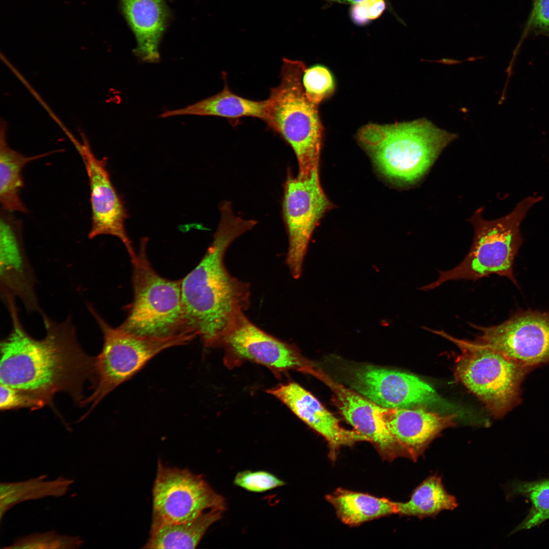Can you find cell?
<instances>
[{"mask_svg":"<svg viewBox=\"0 0 549 549\" xmlns=\"http://www.w3.org/2000/svg\"><path fill=\"white\" fill-rule=\"evenodd\" d=\"M147 241L146 237L140 240L138 252L131 259L133 299L119 326L136 335L154 338L194 333L186 318L181 280H169L155 271L147 255Z\"/></svg>","mask_w":549,"mask_h":549,"instance_id":"8992f818","label":"cell"},{"mask_svg":"<svg viewBox=\"0 0 549 549\" xmlns=\"http://www.w3.org/2000/svg\"><path fill=\"white\" fill-rule=\"evenodd\" d=\"M224 510L210 509L187 522L164 524L150 529L143 548H194L209 527L222 518Z\"/></svg>","mask_w":549,"mask_h":549,"instance_id":"7402d4cb","label":"cell"},{"mask_svg":"<svg viewBox=\"0 0 549 549\" xmlns=\"http://www.w3.org/2000/svg\"><path fill=\"white\" fill-rule=\"evenodd\" d=\"M87 307L102 332L103 344L101 352L96 357L93 392L80 405L84 406L91 404L90 409L82 419L109 393L131 379L159 353L170 347L186 345L197 337L191 332L165 338L136 335L119 326L112 327L93 306L87 304Z\"/></svg>","mask_w":549,"mask_h":549,"instance_id":"ba28073f","label":"cell"},{"mask_svg":"<svg viewBox=\"0 0 549 549\" xmlns=\"http://www.w3.org/2000/svg\"><path fill=\"white\" fill-rule=\"evenodd\" d=\"M224 77V85L219 93L193 104L175 110H165L160 117L180 115L214 116L236 120L252 117L263 121L265 118L267 99L256 101L240 96L230 90Z\"/></svg>","mask_w":549,"mask_h":549,"instance_id":"d6986e66","label":"cell"},{"mask_svg":"<svg viewBox=\"0 0 549 549\" xmlns=\"http://www.w3.org/2000/svg\"><path fill=\"white\" fill-rule=\"evenodd\" d=\"M45 475L24 481L1 482L0 484L1 521L6 513L22 502L47 497H60L68 492L75 480L59 476L46 480Z\"/></svg>","mask_w":549,"mask_h":549,"instance_id":"cb8c5ba5","label":"cell"},{"mask_svg":"<svg viewBox=\"0 0 549 549\" xmlns=\"http://www.w3.org/2000/svg\"><path fill=\"white\" fill-rule=\"evenodd\" d=\"M300 60L283 59L280 81L270 89L264 121L294 151L297 177L305 178L318 168L323 129L318 106L307 98L302 84L306 69Z\"/></svg>","mask_w":549,"mask_h":549,"instance_id":"277c9868","label":"cell"},{"mask_svg":"<svg viewBox=\"0 0 549 549\" xmlns=\"http://www.w3.org/2000/svg\"><path fill=\"white\" fill-rule=\"evenodd\" d=\"M480 331L476 341L525 366L549 361V314L528 310L490 327L471 324Z\"/></svg>","mask_w":549,"mask_h":549,"instance_id":"7c38bea8","label":"cell"},{"mask_svg":"<svg viewBox=\"0 0 549 549\" xmlns=\"http://www.w3.org/2000/svg\"><path fill=\"white\" fill-rule=\"evenodd\" d=\"M302 84L308 99L317 105L331 95L334 89L331 73L326 67L320 65L306 68L302 76Z\"/></svg>","mask_w":549,"mask_h":549,"instance_id":"4316f807","label":"cell"},{"mask_svg":"<svg viewBox=\"0 0 549 549\" xmlns=\"http://www.w3.org/2000/svg\"><path fill=\"white\" fill-rule=\"evenodd\" d=\"M326 500L333 506L341 521L349 526L397 513L395 502L342 489L327 496Z\"/></svg>","mask_w":549,"mask_h":549,"instance_id":"ffe728a7","label":"cell"},{"mask_svg":"<svg viewBox=\"0 0 549 549\" xmlns=\"http://www.w3.org/2000/svg\"><path fill=\"white\" fill-rule=\"evenodd\" d=\"M396 505L398 514L422 518L453 510L458 504L455 498L445 489L441 478L432 475L414 489L408 501L396 502Z\"/></svg>","mask_w":549,"mask_h":549,"instance_id":"603a6c76","label":"cell"},{"mask_svg":"<svg viewBox=\"0 0 549 549\" xmlns=\"http://www.w3.org/2000/svg\"><path fill=\"white\" fill-rule=\"evenodd\" d=\"M386 7L385 0H364L352 5L350 17L355 24L365 25L380 17Z\"/></svg>","mask_w":549,"mask_h":549,"instance_id":"f546056e","label":"cell"},{"mask_svg":"<svg viewBox=\"0 0 549 549\" xmlns=\"http://www.w3.org/2000/svg\"><path fill=\"white\" fill-rule=\"evenodd\" d=\"M331 207L320 182L318 168L305 178L289 175L284 186L282 209L288 237L285 260L292 277L299 279L315 227Z\"/></svg>","mask_w":549,"mask_h":549,"instance_id":"30bf717a","label":"cell"},{"mask_svg":"<svg viewBox=\"0 0 549 549\" xmlns=\"http://www.w3.org/2000/svg\"><path fill=\"white\" fill-rule=\"evenodd\" d=\"M233 483L237 486L254 493L265 492L285 484L283 480L269 472L249 470L237 473Z\"/></svg>","mask_w":549,"mask_h":549,"instance_id":"83f0119b","label":"cell"},{"mask_svg":"<svg viewBox=\"0 0 549 549\" xmlns=\"http://www.w3.org/2000/svg\"><path fill=\"white\" fill-rule=\"evenodd\" d=\"M529 26L537 34H549V0H534Z\"/></svg>","mask_w":549,"mask_h":549,"instance_id":"4dcf8cb0","label":"cell"},{"mask_svg":"<svg viewBox=\"0 0 549 549\" xmlns=\"http://www.w3.org/2000/svg\"><path fill=\"white\" fill-rule=\"evenodd\" d=\"M382 418L390 433L416 461L445 429L454 426L456 415H440L423 406L383 408Z\"/></svg>","mask_w":549,"mask_h":549,"instance_id":"e0dca14e","label":"cell"},{"mask_svg":"<svg viewBox=\"0 0 549 549\" xmlns=\"http://www.w3.org/2000/svg\"><path fill=\"white\" fill-rule=\"evenodd\" d=\"M511 495L528 498L532 503L529 513L512 533L529 529L549 519V479L513 482L509 487Z\"/></svg>","mask_w":549,"mask_h":549,"instance_id":"d4e9b609","label":"cell"},{"mask_svg":"<svg viewBox=\"0 0 549 549\" xmlns=\"http://www.w3.org/2000/svg\"><path fill=\"white\" fill-rule=\"evenodd\" d=\"M430 331L449 340L460 350L455 361V377L477 396L493 416H503L519 403L521 384L530 367L476 341L459 339L442 330Z\"/></svg>","mask_w":549,"mask_h":549,"instance_id":"52a82bcc","label":"cell"},{"mask_svg":"<svg viewBox=\"0 0 549 549\" xmlns=\"http://www.w3.org/2000/svg\"><path fill=\"white\" fill-rule=\"evenodd\" d=\"M76 147L83 161L89 186L92 225L88 238L101 235L115 236L123 243L133 259L136 253L125 226L128 214L111 181L107 159L97 158L86 141L82 144L76 143Z\"/></svg>","mask_w":549,"mask_h":549,"instance_id":"5bb4252c","label":"cell"},{"mask_svg":"<svg viewBox=\"0 0 549 549\" xmlns=\"http://www.w3.org/2000/svg\"><path fill=\"white\" fill-rule=\"evenodd\" d=\"M226 366L232 369L246 361L266 367L276 375L289 371L309 374L313 364L293 344L269 334L241 314L222 339Z\"/></svg>","mask_w":549,"mask_h":549,"instance_id":"8fae6325","label":"cell"},{"mask_svg":"<svg viewBox=\"0 0 549 549\" xmlns=\"http://www.w3.org/2000/svg\"><path fill=\"white\" fill-rule=\"evenodd\" d=\"M121 12L136 41L133 50L141 61L158 63L159 46L171 13L166 0H119Z\"/></svg>","mask_w":549,"mask_h":549,"instance_id":"ac0fdd59","label":"cell"},{"mask_svg":"<svg viewBox=\"0 0 549 549\" xmlns=\"http://www.w3.org/2000/svg\"><path fill=\"white\" fill-rule=\"evenodd\" d=\"M310 375L321 380L331 389L345 418L354 430L374 444L383 459L391 461L405 457L412 460L409 453L387 428L382 416L384 407L337 383L316 367Z\"/></svg>","mask_w":549,"mask_h":549,"instance_id":"9a60e30c","label":"cell"},{"mask_svg":"<svg viewBox=\"0 0 549 549\" xmlns=\"http://www.w3.org/2000/svg\"><path fill=\"white\" fill-rule=\"evenodd\" d=\"M224 497L188 469L165 467L159 461L152 488L151 529L192 521L206 509L225 511Z\"/></svg>","mask_w":549,"mask_h":549,"instance_id":"9c48e42d","label":"cell"},{"mask_svg":"<svg viewBox=\"0 0 549 549\" xmlns=\"http://www.w3.org/2000/svg\"><path fill=\"white\" fill-rule=\"evenodd\" d=\"M455 137L425 118L391 124H369L357 134L359 142L381 172L403 185L419 180Z\"/></svg>","mask_w":549,"mask_h":549,"instance_id":"3957f363","label":"cell"},{"mask_svg":"<svg viewBox=\"0 0 549 549\" xmlns=\"http://www.w3.org/2000/svg\"><path fill=\"white\" fill-rule=\"evenodd\" d=\"M51 151L33 156H26L11 149L8 145L5 131L1 133L0 143V203L1 209L27 213L28 209L21 200L20 191L24 186L22 171L29 162L52 154Z\"/></svg>","mask_w":549,"mask_h":549,"instance_id":"44dd1931","label":"cell"},{"mask_svg":"<svg viewBox=\"0 0 549 549\" xmlns=\"http://www.w3.org/2000/svg\"><path fill=\"white\" fill-rule=\"evenodd\" d=\"M84 542L79 536L58 534L54 531L44 533H34L16 538L14 542L3 548H78Z\"/></svg>","mask_w":549,"mask_h":549,"instance_id":"484cf974","label":"cell"},{"mask_svg":"<svg viewBox=\"0 0 549 549\" xmlns=\"http://www.w3.org/2000/svg\"><path fill=\"white\" fill-rule=\"evenodd\" d=\"M220 219L213 240L198 265L181 280L189 328L206 347H219L238 317L250 305V285L232 276L224 264L232 242L257 222L237 216L231 203L220 204Z\"/></svg>","mask_w":549,"mask_h":549,"instance_id":"7a4b0ae2","label":"cell"},{"mask_svg":"<svg viewBox=\"0 0 549 549\" xmlns=\"http://www.w3.org/2000/svg\"><path fill=\"white\" fill-rule=\"evenodd\" d=\"M542 199L541 196H528L507 215L491 221L482 218L483 208L478 209L469 220L475 232L466 257L455 267L440 271L436 281L420 289L432 290L450 280L476 281L491 274L506 277L517 284L513 263L523 241L520 226L529 209Z\"/></svg>","mask_w":549,"mask_h":549,"instance_id":"5b68a950","label":"cell"},{"mask_svg":"<svg viewBox=\"0 0 549 549\" xmlns=\"http://www.w3.org/2000/svg\"><path fill=\"white\" fill-rule=\"evenodd\" d=\"M328 2L337 3L344 4H355L364 0H323Z\"/></svg>","mask_w":549,"mask_h":549,"instance_id":"1f68e13d","label":"cell"},{"mask_svg":"<svg viewBox=\"0 0 549 549\" xmlns=\"http://www.w3.org/2000/svg\"><path fill=\"white\" fill-rule=\"evenodd\" d=\"M12 329L1 343V383L30 393L47 405L58 392L80 405L85 382L94 384L96 357L82 349L70 318L62 322L43 315L46 333L36 340L24 330L13 297L6 300Z\"/></svg>","mask_w":549,"mask_h":549,"instance_id":"6da1fadb","label":"cell"},{"mask_svg":"<svg viewBox=\"0 0 549 549\" xmlns=\"http://www.w3.org/2000/svg\"><path fill=\"white\" fill-rule=\"evenodd\" d=\"M348 374L355 391L384 408L446 404L432 387L411 374L367 364L354 366Z\"/></svg>","mask_w":549,"mask_h":549,"instance_id":"4fadbf2b","label":"cell"},{"mask_svg":"<svg viewBox=\"0 0 549 549\" xmlns=\"http://www.w3.org/2000/svg\"><path fill=\"white\" fill-rule=\"evenodd\" d=\"M284 404L299 418L322 435L328 442L330 456L334 459L343 446H351L360 441H369L355 430L349 431L340 425L339 420L326 409L310 392L298 384H280L267 390Z\"/></svg>","mask_w":549,"mask_h":549,"instance_id":"2e32d148","label":"cell"},{"mask_svg":"<svg viewBox=\"0 0 549 549\" xmlns=\"http://www.w3.org/2000/svg\"><path fill=\"white\" fill-rule=\"evenodd\" d=\"M0 391L1 411L20 408L35 410L47 405L44 400L28 392L1 383Z\"/></svg>","mask_w":549,"mask_h":549,"instance_id":"f1b7e54d","label":"cell"}]
</instances>
